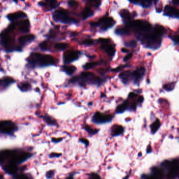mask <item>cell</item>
<instances>
[{"label": "cell", "mask_w": 179, "mask_h": 179, "mask_svg": "<svg viewBox=\"0 0 179 179\" xmlns=\"http://www.w3.org/2000/svg\"><path fill=\"white\" fill-rule=\"evenodd\" d=\"M33 155L30 152L17 149L3 150L0 152V162L1 165L8 163L18 165L27 161Z\"/></svg>", "instance_id": "6da1fadb"}, {"label": "cell", "mask_w": 179, "mask_h": 179, "mask_svg": "<svg viewBox=\"0 0 179 179\" xmlns=\"http://www.w3.org/2000/svg\"><path fill=\"white\" fill-rule=\"evenodd\" d=\"M27 61L33 67L42 68L54 66L56 64V59L49 55L33 53L29 56Z\"/></svg>", "instance_id": "7a4b0ae2"}, {"label": "cell", "mask_w": 179, "mask_h": 179, "mask_svg": "<svg viewBox=\"0 0 179 179\" xmlns=\"http://www.w3.org/2000/svg\"><path fill=\"white\" fill-rule=\"evenodd\" d=\"M69 81L72 83H77L79 85L84 87L86 84L100 86L104 80L92 72H83L79 76L71 78Z\"/></svg>", "instance_id": "3957f363"}, {"label": "cell", "mask_w": 179, "mask_h": 179, "mask_svg": "<svg viewBox=\"0 0 179 179\" xmlns=\"http://www.w3.org/2000/svg\"><path fill=\"white\" fill-rule=\"evenodd\" d=\"M137 38L141 41L146 48L156 50L161 46L162 40L161 37L156 35L154 30L138 35Z\"/></svg>", "instance_id": "277c9868"}, {"label": "cell", "mask_w": 179, "mask_h": 179, "mask_svg": "<svg viewBox=\"0 0 179 179\" xmlns=\"http://www.w3.org/2000/svg\"><path fill=\"white\" fill-rule=\"evenodd\" d=\"M130 29L133 28L138 33V35L142 34L152 30L151 24L144 20H135L128 23L127 25Z\"/></svg>", "instance_id": "5b68a950"}, {"label": "cell", "mask_w": 179, "mask_h": 179, "mask_svg": "<svg viewBox=\"0 0 179 179\" xmlns=\"http://www.w3.org/2000/svg\"><path fill=\"white\" fill-rule=\"evenodd\" d=\"M17 129V125L11 121H3L0 124V131L4 135L13 136Z\"/></svg>", "instance_id": "8992f818"}, {"label": "cell", "mask_w": 179, "mask_h": 179, "mask_svg": "<svg viewBox=\"0 0 179 179\" xmlns=\"http://www.w3.org/2000/svg\"><path fill=\"white\" fill-rule=\"evenodd\" d=\"M53 19L56 22H60L62 23H76V21L74 19L70 18L67 12L64 10H58L55 11L53 15Z\"/></svg>", "instance_id": "52a82bcc"}, {"label": "cell", "mask_w": 179, "mask_h": 179, "mask_svg": "<svg viewBox=\"0 0 179 179\" xmlns=\"http://www.w3.org/2000/svg\"><path fill=\"white\" fill-rule=\"evenodd\" d=\"M114 116L99 112H95L91 118V121L96 124H104L112 121Z\"/></svg>", "instance_id": "ba28073f"}, {"label": "cell", "mask_w": 179, "mask_h": 179, "mask_svg": "<svg viewBox=\"0 0 179 179\" xmlns=\"http://www.w3.org/2000/svg\"><path fill=\"white\" fill-rule=\"evenodd\" d=\"M1 43L7 52H12L15 50L14 39L6 30L1 34Z\"/></svg>", "instance_id": "9c48e42d"}, {"label": "cell", "mask_w": 179, "mask_h": 179, "mask_svg": "<svg viewBox=\"0 0 179 179\" xmlns=\"http://www.w3.org/2000/svg\"><path fill=\"white\" fill-rule=\"evenodd\" d=\"M80 52L74 50H69L65 52L63 54V60L64 65H69L78 60L79 58Z\"/></svg>", "instance_id": "30bf717a"}, {"label": "cell", "mask_w": 179, "mask_h": 179, "mask_svg": "<svg viewBox=\"0 0 179 179\" xmlns=\"http://www.w3.org/2000/svg\"><path fill=\"white\" fill-rule=\"evenodd\" d=\"M146 69L144 67H139L132 72V80L133 83L139 85L145 75Z\"/></svg>", "instance_id": "8fae6325"}, {"label": "cell", "mask_w": 179, "mask_h": 179, "mask_svg": "<svg viewBox=\"0 0 179 179\" xmlns=\"http://www.w3.org/2000/svg\"><path fill=\"white\" fill-rule=\"evenodd\" d=\"M98 23L99 26L103 30H106L112 27L115 24V22L112 18L109 17H105L99 20Z\"/></svg>", "instance_id": "7c38bea8"}, {"label": "cell", "mask_w": 179, "mask_h": 179, "mask_svg": "<svg viewBox=\"0 0 179 179\" xmlns=\"http://www.w3.org/2000/svg\"><path fill=\"white\" fill-rule=\"evenodd\" d=\"M2 169L5 172L11 175L16 174L19 170L17 165L12 163H8L4 165V166H2Z\"/></svg>", "instance_id": "4fadbf2b"}, {"label": "cell", "mask_w": 179, "mask_h": 179, "mask_svg": "<svg viewBox=\"0 0 179 179\" xmlns=\"http://www.w3.org/2000/svg\"><path fill=\"white\" fill-rule=\"evenodd\" d=\"M15 82V80L10 76H5L1 79L0 85H1V90L2 91L7 89L11 84L14 83Z\"/></svg>", "instance_id": "5bb4252c"}, {"label": "cell", "mask_w": 179, "mask_h": 179, "mask_svg": "<svg viewBox=\"0 0 179 179\" xmlns=\"http://www.w3.org/2000/svg\"><path fill=\"white\" fill-rule=\"evenodd\" d=\"M35 39V36L33 35L30 34L20 36L18 38V42L21 45V46L23 47L28 44L31 43Z\"/></svg>", "instance_id": "9a60e30c"}, {"label": "cell", "mask_w": 179, "mask_h": 179, "mask_svg": "<svg viewBox=\"0 0 179 179\" xmlns=\"http://www.w3.org/2000/svg\"><path fill=\"white\" fill-rule=\"evenodd\" d=\"M164 15L168 16L179 18V10L171 6L167 5L164 9Z\"/></svg>", "instance_id": "2e32d148"}, {"label": "cell", "mask_w": 179, "mask_h": 179, "mask_svg": "<svg viewBox=\"0 0 179 179\" xmlns=\"http://www.w3.org/2000/svg\"><path fill=\"white\" fill-rule=\"evenodd\" d=\"M119 77L125 84H128L132 80V73L129 71H126L119 75Z\"/></svg>", "instance_id": "e0dca14e"}, {"label": "cell", "mask_w": 179, "mask_h": 179, "mask_svg": "<svg viewBox=\"0 0 179 179\" xmlns=\"http://www.w3.org/2000/svg\"><path fill=\"white\" fill-rule=\"evenodd\" d=\"M16 25H19V30L24 33H28L30 31V22L28 20H24L18 23H16Z\"/></svg>", "instance_id": "ac0fdd59"}, {"label": "cell", "mask_w": 179, "mask_h": 179, "mask_svg": "<svg viewBox=\"0 0 179 179\" xmlns=\"http://www.w3.org/2000/svg\"><path fill=\"white\" fill-rule=\"evenodd\" d=\"M102 49L104 50L106 53L110 57H113L116 53V49L115 48L112 46L111 45L108 44H103L101 47Z\"/></svg>", "instance_id": "d6986e66"}, {"label": "cell", "mask_w": 179, "mask_h": 179, "mask_svg": "<svg viewBox=\"0 0 179 179\" xmlns=\"http://www.w3.org/2000/svg\"><path fill=\"white\" fill-rule=\"evenodd\" d=\"M26 17V15L23 12H18L17 13H12L8 15V19L11 21H15L16 19L23 18Z\"/></svg>", "instance_id": "ffe728a7"}, {"label": "cell", "mask_w": 179, "mask_h": 179, "mask_svg": "<svg viewBox=\"0 0 179 179\" xmlns=\"http://www.w3.org/2000/svg\"><path fill=\"white\" fill-rule=\"evenodd\" d=\"M124 131V128L123 126L118 125H114L111 128V135L112 136H118L121 135Z\"/></svg>", "instance_id": "44dd1931"}, {"label": "cell", "mask_w": 179, "mask_h": 179, "mask_svg": "<svg viewBox=\"0 0 179 179\" xmlns=\"http://www.w3.org/2000/svg\"><path fill=\"white\" fill-rule=\"evenodd\" d=\"M131 3L136 4H139L144 7H149L152 4V0H129Z\"/></svg>", "instance_id": "7402d4cb"}, {"label": "cell", "mask_w": 179, "mask_h": 179, "mask_svg": "<svg viewBox=\"0 0 179 179\" xmlns=\"http://www.w3.org/2000/svg\"><path fill=\"white\" fill-rule=\"evenodd\" d=\"M42 118L43 121L49 126H57V123L55 119L52 116H49L47 114H45L42 116Z\"/></svg>", "instance_id": "603a6c76"}, {"label": "cell", "mask_w": 179, "mask_h": 179, "mask_svg": "<svg viewBox=\"0 0 179 179\" xmlns=\"http://www.w3.org/2000/svg\"><path fill=\"white\" fill-rule=\"evenodd\" d=\"M62 70L63 72L66 73L68 75H71L74 73V72L76 70V68L74 66L71 65H65L62 67Z\"/></svg>", "instance_id": "cb8c5ba5"}, {"label": "cell", "mask_w": 179, "mask_h": 179, "mask_svg": "<svg viewBox=\"0 0 179 179\" xmlns=\"http://www.w3.org/2000/svg\"><path fill=\"white\" fill-rule=\"evenodd\" d=\"M128 108V102L126 101L123 103L118 105L116 109V113L117 114H121L125 112Z\"/></svg>", "instance_id": "d4e9b609"}, {"label": "cell", "mask_w": 179, "mask_h": 179, "mask_svg": "<svg viewBox=\"0 0 179 179\" xmlns=\"http://www.w3.org/2000/svg\"><path fill=\"white\" fill-rule=\"evenodd\" d=\"M153 30L156 35L161 37L163 36L166 32V29L160 25H155L154 27Z\"/></svg>", "instance_id": "484cf974"}, {"label": "cell", "mask_w": 179, "mask_h": 179, "mask_svg": "<svg viewBox=\"0 0 179 179\" xmlns=\"http://www.w3.org/2000/svg\"><path fill=\"white\" fill-rule=\"evenodd\" d=\"M130 28L127 26H126L125 27L117 28L115 30V33L117 35L124 36V35H127L129 34H130Z\"/></svg>", "instance_id": "4316f807"}, {"label": "cell", "mask_w": 179, "mask_h": 179, "mask_svg": "<svg viewBox=\"0 0 179 179\" xmlns=\"http://www.w3.org/2000/svg\"><path fill=\"white\" fill-rule=\"evenodd\" d=\"M18 88L22 92H27L31 90L32 87L28 82H21L18 84Z\"/></svg>", "instance_id": "83f0119b"}, {"label": "cell", "mask_w": 179, "mask_h": 179, "mask_svg": "<svg viewBox=\"0 0 179 179\" xmlns=\"http://www.w3.org/2000/svg\"><path fill=\"white\" fill-rule=\"evenodd\" d=\"M161 126V123L159 119H156V120L153 122L151 125H150V129L151 131L152 134H155L159 129Z\"/></svg>", "instance_id": "f1b7e54d"}, {"label": "cell", "mask_w": 179, "mask_h": 179, "mask_svg": "<svg viewBox=\"0 0 179 179\" xmlns=\"http://www.w3.org/2000/svg\"><path fill=\"white\" fill-rule=\"evenodd\" d=\"M120 15L124 20L126 21H128L130 20L131 15L129 11L126 9L122 10L120 12Z\"/></svg>", "instance_id": "f546056e"}, {"label": "cell", "mask_w": 179, "mask_h": 179, "mask_svg": "<svg viewBox=\"0 0 179 179\" xmlns=\"http://www.w3.org/2000/svg\"><path fill=\"white\" fill-rule=\"evenodd\" d=\"M13 179H33V178L28 174L21 173L14 175Z\"/></svg>", "instance_id": "4dcf8cb0"}, {"label": "cell", "mask_w": 179, "mask_h": 179, "mask_svg": "<svg viewBox=\"0 0 179 179\" xmlns=\"http://www.w3.org/2000/svg\"><path fill=\"white\" fill-rule=\"evenodd\" d=\"M94 15L93 11L91 10V9L89 7H85L82 12V16L83 19H86Z\"/></svg>", "instance_id": "1f68e13d"}, {"label": "cell", "mask_w": 179, "mask_h": 179, "mask_svg": "<svg viewBox=\"0 0 179 179\" xmlns=\"http://www.w3.org/2000/svg\"><path fill=\"white\" fill-rule=\"evenodd\" d=\"M68 44L64 43H57L55 45V48L58 51H63L67 49L68 47Z\"/></svg>", "instance_id": "d6a6232c"}, {"label": "cell", "mask_w": 179, "mask_h": 179, "mask_svg": "<svg viewBox=\"0 0 179 179\" xmlns=\"http://www.w3.org/2000/svg\"><path fill=\"white\" fill-rule=\"evenodd\" d=\"M46 3H42V4H41L42 6H46V5H49V7L53 9H54L57 6V1L56 0H46Z\"/></svg>", "instance_id": "836d02e7"}, {"label": "cell", "mask_w": 179, "mask_h": 179, "mask_svg": "<svg viewBox=\"0 0 179 179\" xmlns=\"http://www.w3.org/2000/svg\"><path fill=\"white\" fill-rule=\"evenodd\" d=\"M84 129L90 135H95L99 131V130L97 129L92 128L89 125H86L84 126Z\"/></svg>", "instance_id": "e575fe53"}, {"label": "cell", "mask_w": 179, "mask_h": 179, "mask_svg": "<svg viewBox=\"0 0 179 179\" xmlns=\"http://www.w3.org/2000/svg\"><path fill=\"white\" fill-rule=\"evenodd\" d=\"M98 62L95 61V62H90V63H86L84 66H83V68L87 70H89L93 68H95V67H96L98 65Z\"/></svg>", "instance_id": "d590c367"}, {"label": "cell", "mask_w": 179, "mask_h": 179, "mask_svg": "<svg viewBox=\"0 0 179 179\" xmlns=\"http://www.w3.org/2000/svg\"><path fill=\"white\" fill-rule=\"evenodd\" d=\"M125 46L128 48H135L137 46V43L135 41H130L125 43Z\"/></svg>", "instance_id": "8d00e7d4"}, {"label": "cell", "mask_w": 179, "mask_h": 179, "mask_svg": "<svg viewBox=\"0 0 179 179\" xmlns=\"http://www.w3.org/2000/svg\"><path fill=\"white\" fill-rule=\"evenodd\" d=\"M175 87V84L174 83H170L164 85L163 88L167 91H172Z\"/></svg>", "instance_id": "74e56055"}, {"label": "cell", "mask_w": 179, "mask_h": 179, "mask_svg": "<svg viewBox=\"0 0 179 179\" xmlns=\"http://www.w3.org/2000/svg\"><path fill=\"white\" fill-rule=\"evenodd\" d=\"M39 48L43 51H46L48 50V44L46 42H44L39 45Z\"/></svg>", "instance_id": "f35d334b"}, {"label": "cell", "mask_w": 179, "mask_h": 179, "mask_svg": "<svg viewBox=\"0 0 179 179\" xmlns=\"http://www.w3.org/2000/svg\"><path fill=\"white\" fill-rule=\"evenodd\" d=\"M55 174V171L54 170H49L46 173V177L47 179L52 178Z\"/></svg>", "instance_id": "ab89813d"}, {"label": "cell", "mask_w": 179, "mask_h": 179, "mask_svg": "<svg viewBox=\"0 0 179 179\" xmlns=\"http://www.w3.org/2000/svg\"><path fill=\"white\" fill-rule=\"evenodd\" d=\"M171 38L175 44L179 43V34H175L171 36Z\"/></svg>", "instance_id": "60d3db41"}, {"label": "cell", "mask_w": 179, "mask_h": 179, "mask_svg": "<svg viewBox=\"0 0 179 179\" xmlns=\"http://www.w3.org/2000/svg\"><path fill=\"white\" fill-rule=\"evenodd\" d=\"M82 44L86 45V46H91L92 45L94 44V41L92 39H86L85 40V41L82 43Z\"/></svg>", "instance_id": "b9f144b4"}, {"label": "cell", "mask_w": 179, "mask_h": 179, "mask_svg": "<svg viewBox=\"0 0 179 179\" xmlns=\"http://www.w3.org/2000/svg\"><path fill=\"white\" fill-rule=\"evenodd\" d=\"M110 41V40L108 38H99L98 39V42L102 43L103 44H108L109 43V42Z\"/></svg>", "instance_id": "7bdbcfd3"}, {"label": "cell", "mask_w": 179, "mask_h": 179, "mask_svg": "<svg viewBox=\"0 0 179 179\" xmlns=\"http://www.w3.org/2000/svg\"><path fill=\"white\" fill-rule=\"evenodd\" d=\"M68 4L69 6L75 7L78 5V3L75 0H69L68 2Z\"/></svg>", "instance_id": "ee69618b"}, {"label": "cell", "mask_w": 179, "mask_h": 179, "mask_svg": "<svg viewBox=\"0 0 179 179\" xmlns=\"http://www.w3.org/2000/svg\"><path fill=\"white\" fill-rule=\"evenodd\" d=\"M89 179H101V177L98 174L95 173H92L90 174H89Z\"/></svg>", "instance_id": "f6af8a7d"}, {"label": "cell", "mask_w": 179, "mask_h": 179, "mask_svg": "<svg viewBox=\"0 0 179 179\" xmlns=\"http://www.w3.org/2000/svg\"><path fill=\"white\" fill-rule=\"evenodd\" d=\"M16 26V23H12V24H10L9 26V27H8V28L6 29V31L7 32H8V33H9L10 32H12V30H13L15 29Z\"/></svg>", "instance_id": "bcb514c9"}, {"label": "cell", "mask_w": 179, "mask_h": 179, "mask_svg": "<svg viewBox=\"0 0 179 179\" xmlns=\"http://www.w3.org/2000/svg\"><path fill=\"white\" fill-rule=\"evenodd\" d=\"M95 7H98L101 4V0H90Z\"/></svg>", "instance_id": "7dc6e473"}, {"label": "cell", "mask_w": 179, "mask_h": 179, "mask_svg": "<svg viewBox=\"0 0 179 179\" xmlns=\"http://www.w3.org/2000/svg\"><path fill=\"white\" fill-rule=\"evenodd\" d=\"M79 142L82 143V144H84L86 147L88 146L89 145V141L86 139V138H80L79 139Z\"/></svg>", "instance_id": "c3c4849f"}, {"label": "cell", "mask_w": 179, "mask_h": 179, "mask_svg": "<svg viewBox=\"0 0 179 179\" xmlns=\"http://www.w3.org/2000/svg\"><path fill=\"white\" fill-rule=\"evenodd\" d=\"M62 155L61 153H51V154H49V158H59Z\"/></svg>", "instance_id": "681fc988"}, {"label": "cell", "mask_w": 179, "mask_h": 179, "mask_svg": "<svg viewBox=\"0 0 179 179\" xmlns=\"http://www.w3.org/2000/svg\"><path fill=\"white\" fill-rule=\"evenodd\" d=\"M63 141L62 138H53L52 139V142L54 143H60Z\"/></svg>", "instance_id": "f907efd6"}, {"label": "cell", "mask_w": 179, "mask_h": 179, "mask_svg": "<svg viewBox=\"0 0 179 179\" xmlns=\"http://www.w3.org/2000/svg\"><path fill=\"white\" fill-rule=\"evenodd\" d=\"M132 53H129L127 56H125V57L124 58V61H127L130 59H131L132 57Z\"/></svg>", "instance_id": "816d5d0a"}, {"label": "cell", "mask_w": 179, "mask_h": 179, "mask_svg": "<svg viewBox=\"0 0 179 179\" xmlns=\"http://www.w3.org/2000/svg\"><path fill=\"white\" fill-rule=\"evenodd\" d=\"M144 97L143 96H140V97H139V98H138V103H142V102H143V101H144Z\"/></svg>", "instance_id": "f5cc1de1"}, {"label": "cell", "mask_w": 179, "mask_h": 179, "mask_svg": "<svg viewBox=\"0 0 179 179\" xmlns=\"http://www.w3.org/2000/svg\"><path fill=\"white\" fill-rule=\"evenodd\" d=\"M137 96V95L136 94V93H130V94L129 95V98H134L135 97H136Z\"/></svg>", "instance_id": "db71d44e"}, {"label": "cell", "mask_w": 179, "mask_h": 179, "mask_svg": "<svg viewBox=\"0 0 179 179\" xmlns=\"http://www.w3.org/2000/svg\"><path fill=\"white\" fill-rule=\"evenodd\" d=\"M65 179H74V174H71L69 175V176H67Z\"/></svg>", "instance_id": "11a10c76"}, {"label": "cell", "mask_w": 179, "mask_h": 179, "mask_svg": "<svg viewBox=\"0 0 179 179\" xmlns=\"http://www.w3.org/2000/svg\"><path fill=\"white\" fill-rule=\"evenodd\" d=\"M173 3L176 5H179V0H173Z\"/></svg>", "instance_id": "9f6ffc18"}, {"label": "cell", "mask_w": 179, "mask_h": 179, "mask_svg": "<svg viewBox=\"0 0 179 179\" xmlns=\"http://www.w3.org/2000/svg\"><path fill=\"white\" fill-rule=\"evenodd\" d=\"M121 51L123 52H129V50L126 48H122Z\"/></svg>", "instance_id": "6f0895ef"}, {"label": "cell", "mask_w": 179, "mask_h": 179, "mask_svg": "<svg viewBox=\"0 0 179 179\" xmlns=\"http://www.w3.org/2000/svg\"><path fill=\"white\" fill-rule=\"evenodd\" d=\"M151 152V147L150 146H149L148 147V149H147V152L148 153H150Z\"/></svg>", "instance_id": "680465c9"}, {"label": "cell", "mask_w": 179, "mask_h": 179, "mask_svg": "<svg viewBox=\"0 0 179 179\" xmlns=\"http://www.w3.org/2000/svg\"><path fill=\"white\" fill-rule=\"evenodd\" d=\"M1 179H3V177L2 175H1Z\"/></svg>", "instance_id": "91938a15"}, {"label": "cell", "mask_w": 179, "mask_h": 179, "mask_svg": "<svg viewBox=\"0 0 179 179\" xmlns=\"http://www.w3.org/2000/svg\"><path fill=\"white\" fill-rule=\"evenodd\" d=\"M22 1H24V0H22Z\"/></svg>", "instance_id": "94428289"}]
</instances>
